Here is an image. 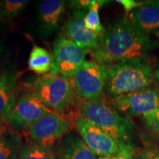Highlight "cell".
Returning a JSON list of instances; mask_svg holds the SVG:
<instances>
[{"label":"cell","mask_w":159,"mask_h":159,"mask_svg":"<svg viewBox=\"0 0 159 159\" xmlns=\"http://www.w3.org/2000/svg\"><path fill=\"white\" fill-rule=\"evenodd\" d=\"M142 117L150 130L159 138V109L147 113Z\"/></svg>","instance_id":"21"},{"label":"cell","mask_w":159,"mask_h":159,"mask_svg":"<svg viewBox=\"0 0 159 159\" xmlns=\"http://www.w3.org/2000/svg\"><path fill=\"white\" fill-rule=\"evenodd\" d=\"M21 146L18 135L5 130L0 139V159H19Z\"/></svg>","instance_id":"17"},{"label":"cell","mask_w":159,"mask_h":159,"mask_svg":"<svg viewBox=\"0 0 159 159\" xmlns=\"http://www.w3.org/2000/svg\"><path fill=\"white\" fill-rule=\"evenodd\" d=\"M96 1L91 0H78V1H71L70 5L76 11H85V9L88 10L95 3Z\"/></svg>","instance_id":"23"},{"label":"cell","mask_w":159,"mask_h":159,"mask_svg":"<svg viewBox=\"0 0 159 159\" xmlns=\"http://www.w3.org/2000/svg\"><path fill=\"white\" fill-rule=\"evenodd\" d=\"M85 11L73 12L63 27V35L81 49L90 52L97 48L101 35L91 30L85 23Z\"/></svg>","instance_id":"11"},{"label":"cell","mask_w":159,"mask_h":159,"mask_svg":"<svg viewBox=\"0 0 159 159\" xmlns=\"http://www.w3.org/2000/svg\"><path fill=\"white\" fill-rule=\"evenodd\" d=\"M16 73L5 70L0 73V125L7 122L10 112L16 102Z\"/></svg>","instance_id":"13"},{"label":"cell","mask_w":159,"mask_h":159,"mask_svg":"<svg viewBox=\"0 0 159 159\" xmlns=\"http://www.w3.org/2000/svg\"><path fill=\"white\" fill-rule=\"evenodd\" d=\"M5 130H6V129L4 128L3 125H0V139H1L2 135L3 134V133L5 132Z\"/></svg>","instance_id":"28"},{"label":"cell","mask_w":159,"mask_h":159,"mask_svg":"<svg viewBox=\"0 0 159 159\" xmlns=\"http://www.w3.org/2000/svg\"><path fill=\"white\" fill-rule=\"evenodd\" d=\"M52 67V56L47 49L33 46L28 59V68L39 75L49 73Z\"/></svg>","instance_id":"16"},{"label":"cell","mask_w":159,"mask_h":159,"mask_svg":"<svg viewBox=\"0 0 159 159\" xmlns=\"http://www.w3.org/2000/svg\"><path fill=\"white\" fill-rule=\"evenodd\" d=\"M3 52H4V44H3V42H2V41H0V61H1L2 57Z\"/></svg>","instance_id":"27"},{"label":"cell","mask_w":159,"mask_h":159,"mask_svg":"<svg viewBox=\"0 0 159 159\" xmlns=\"http://www.w3.org/2000/svg\"><path fill=\"white\" fill-rule=\"evenodd\" d=\"M30 92L36 95L47 108L62 116L75 106V96H77L71 79L57 74L38 77Z\"/></svg>","instance_id":"4"},{"label":"cell","mask_w":159,"mask_h":159,"mask_svg":"<svg viewBox=\"0 0 159 159\" xmlns=\"http://www.w3.org/2000/svg\"><path fill=\"white\" fill-rule=\"evenodd\" d=\"M77 113L91 124L100 128L122 147L128 144L131 134V125L127 117L122 116L111 104L102 97L83 100L77 103Z\"/></svg>","instance_id":"3"},{"label":"cell","mask_w":159,"mask_h":159,"mask_svg":"<svg viewBox=\"0 0 159 159\" xmlns=\"http://www.w3.org/2000/svg\"><path fill=\"white\" fill-rule=\"evenodd\" d=\"M86 53L64 35H58L53 43L52 67L48 74L72 78L85 61Z\"/></svg>","instance_id":"6"},{"label":"cell","mask_w":159,"mask_h":159,"mask_svg":"<svg viewBox=\"0 0 159 159\" xmlns=\"http://www.w3.org/2000/svg\"><path fill=\"white\" fill-rule=\"evenodd\" d=\"M98 159H135L133 156L132 149L130 145L121 147L120 150L116 154L111 156L99 157Z\"/></svg>","instance_id":"22"},{"label":"cell","mask_w":159,"mask_h":159,"mask_svg":"<svg viewBox=\"0 0 159 159\" xmlns=\"http://www.w3.org/2000/svg\"><path fill=\"white\" fill-rule=\"evenodd\" d=\"M29 2L27 0L0 1V20H9L17 16Z\"/></svg>","instance_id":"19"},{"label":"cell","mask_w":159,"mask_h":159,"mask_svg":"<svg viewBox=\"0 0 159 159\" xmlns=\"http://www.w3.org/2000/svg\"><path fill=\"white\" fill-rule=\"evenodd\" d=\"M66 3L62 0H43L39 7V18L46 30L52 31L58 26L65 11Z\"/></svg>","instance_id":"15"},{"label":"cell","mask_w":159,"mask_h":159,"mask_svg":"<svg viewBox=\"0 0 159 159\" xmlns=\"http://www.w3.org/2000/svg\"><path fill=\"white\" fill-rule=\"evenodd\" d=\"M155 35H156V37L158 38V39H159V30H158L156 31V33H155Z\"/></svg>","instance_id":"29"},{"label":"cell","mask_w":159,"mask_h":159,"mask_svg":"<svg viewBox=\"0 0 159 159\" xmlns=\"http://www.w3.org/2000/svg\"><path fill=\"white\" fill-rule=\"evenodd\" d=\"M111 105L126 116H139L159 109V89L121 95L111 99Z\"/></svg>","instance_id":"9"},{"label":"cell","mask_w":159,"mask_h":159,"mask_svg":"<svg viewBox=\"0 0 159 159\" xmlns=\"http://www.w3.org/2000/svg\"><path fill=\"white\" fill-rule=\"evenodd\" d=\"M73 125L87 146L96 156H111L120 150L121 147L114 139L80 115L77 114L75 116Z\"/></svg>","instance_id":"10"},{"label":"cell","mask_w":159,"mask_h":159,"mask_svg":"<svg viewBox=\"0 0 159 159\" xmlns=\"http://www.w3.org/2000/svg\"><path fill=\"white\" fill-rule=\"evenodd\" d=\"M137 159H159V149L144 150Z\"/></svg>","instance_id":"25"},{"label":"cell","mask_w":159,"mask_h":159,"mask_svg":"<svg viewBox=\"0 0 159 159\" xmlns=\"http://www.w3.org/2000/svg\"><path fill=\"white\" fill-rule=\"evenodd\" d=\"M73 125L62 115L52 112L28 127L33 143L51 148L58 139L72 130Z\"/></svg>","instance_id":"7"},{"label":"cell","mask_w":159,"mask_h":159,"mask_svg":"<svg viewBox=\"0 0 159 159\" xmlns=\"http://www.w3.org/2000/svg\"><path fill=\"white\" fill-rule=\"evenodd\" d=\"M116 2L121 4L124 7L126 12H130L132 10L138 8L143 3L140 2L134 1V0H117Z\"/></svg>","instance_id":"24"},{"label":"cell","mask_w":159,"mask_h":159,"mask_svg":"<svg viewBox=\"0 0 159 159\" xmlns=\"http://www.w3.org/2000/svg\"><path fill=\"white\" fill-rule=\"evenodd\" d=\"M19 159H57L51 148L35 144H25L20 148Z\"/></svg>","instance_id":"18"},{"label":"cell","mask_w":159,"mask_h":159,"mask_svg":"<svg viewBox=\"0 0 159 159\" xmlns=\"http://www.w3.org/2000/svg\"><path fill=\"white\" fill-rule=\"evenodd\" d=\"M52 112L54 111L47 108L36 95L29 92L16 101L7 123L16 129L28 128Z\"/></svg>","instance_id":"8"},{"label":"cell","mask_w":159,"mask_h":159,"mask_svg":"<svg viewBox=\"0 0 159 159\" xmlns=\"http://www.w3.org/2000/svg\"><path fill=\"white\" fill-rule=\"evenodd\" d=\"M154 77H155V80H156V84L158 85L159 87V65L156 67V69H155Z\"/></svg>","instance_id":"26"},{"label":"cell","mask_w":159,"mask_h":159,"mask_svg":"<svg viewBox=\"0 0 159 159\" xmlns=\"http://www.w3.org/2000/svg\"><path fill=\"white\" fill-rule=\"evenodd\" d=\"M154 81V72L144 59L107 66L106 91L111 98L148 89Z\"/></svg>","instance_id":"2"},{"label":"cell","mask_w":159,"mask_h":159,"mask_svg":"<svg viewBox=\"0 0 159 159\" xmlns=\"http://www.w3.org/2000/svg\"><path fill=\"white\" fill-rule=\"evenodd\" d=\"M150 47L148 35L123 18L104 30L97 48L89 53L96 62L108 66L144 59Z\"/></svg>","instance_id":"1"},{"label":"cell","mask_w":159,"mask_h":159,"mask_svg":"<svg viewBox=\"0 0 159 159\" xmlns=\"http://www.w3.org/2000/svg\"><path fill=\"white\" fill-rule=\"evenodd\" d=\"M71 80L79 99L101 98L106 87L107 65L95 61H85Z\"/></svg>","instance_id":"5"},{"label":"cell","mask_w":159,"mask_h":159,"mask_svg":"<svg viewBox=\"0 0 159 159\" xmlns=\"http://www.w3.org/2000/svg\"><path fill=\"white\" fill-rule=\"evenodd\" d=\"M55 154L57 159H97L84 141L73 135L66 136Z\"/></svg>","instance_id":"14"},{"label":"cell","mask_w":159,"mask_h":159,"mask_svg":"<svg viewBox=\"0 0 159 159\" xmlns=\"http://www.w3.org/2000/svg\"><path fill=\"white\" fill-rule=\"evenodd\" d=\"M105 2V1H96L94 5L89 9L85 16V23L87 27L99 35H102L104 31L99 19L98 11L99 7Z\"/></svg>","instance_id":"20"},{"label":"cell","mask_w":159,"mask_h":159,"mask_svg":"<svg viewBox=\"0 0 159 159\" xmlns=\"http://www.w3.org/2000/svg\"><path fill=\"white\" fill-rule=\"evenodd\" d=\"M129 19L139 30L148 33L159 30V1H148L133 11Z\"/></svg>","instance_id":"12"}]
</instances>
